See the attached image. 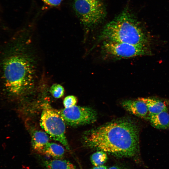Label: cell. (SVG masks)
I'll return each mask as SVG.
<instances>
[{
  "label": "cell",
  "mask_w": 169,
  "mask_h": 169,
  "mask_svg": "<svg viewBox=\"0 0 169 169\" xmlns=\"http://www.w3.org/2000/svg\"><path fill=\"white\" fill-rule=\"evenodd\" d=\"M84 144L120 157H131L139 150V129L132 121L121 120L85 133Z\"/></svg>",
  "instance_id": "obj_1"
},
{
  "label": "cell",
  "mask_w": 169,
  "mask_h": 169,
  "mask_svg": "<svg viewBox=\"0 0 169 169\" xmlns=\"http://www.w3.org/2000/svg\"><path fill=\"white\" fill-rule=\"evenodd\" d=\"M9 50L0 61V80L9 94L19 95L33 86L36 68L32 59L21 50Z\"/></svg>",
  "instance_id": "obj_2"
},
{
  "label": "cell",
  "mask_w": 169,
  "mask_h": 169,
  "mask_svg": "<svg viewBox=\"0 0 169 169\" xmlns=\"http://www.w3.org/2000/svg\"><path fill=\"white\" fill-rule=\"evenodd\" d=\"M99 38L104 41L147 46L149 41L141 25L126 8L106 24Z\"/></svg>",
  "instance_id": "obj_3"
},
{
  "label": "cell",
  "mask_w": 169,
  "mask_h": 169,
  "mask_svg": "<svg viewBox=\"0 0 169 169\" xmlns=\"http://www.w3.org/2000/svg\"><path fill=\"white\" fill-rule=\"evenodd\" d=\"M73 8L81 22L87 27L100 22L106 15L105 7L101 0H74Z\"/></svg>",
  "instance_id": "obj_4"
},
{
  "label": "cell",
  "mask_w": 169,
  "mask_h": 169,
  "mask_svg": "<svg viewBox=\"0 0 169 169\" xmlns=\"http://www.w3.org/2000/svg\"><path fill=\"white\" fill-rule=\"evenodd\" d=\"M65 122L58 112L49 106L44 107L40 119V125L53 140L58 141L66 148L70 149L65 134Z\"/></svg>",
  "instance_id": "obj_5"
},
{
  "label": "cell",
  "mask_w": 169,
  "mask_h": 169,
  "mask_svg": "<svg viewBox=\"0 0 169 169\" xmlns=\"http://www.w3.org/2000/svg\"><path fill=\"white\" fill-rule=\"evenodd\" d=\"M102 49L106 55L116 59L132 58L150 53L147 46L109 40L104 41Z\"/></svg>",
  "instance_id": "obj_6"
},
{
  "label": "cell",
  "mask_w": 169,
  "mask_h": 169,
  "mask_svg": "<svg viewBox=\"0 0 169 169\" xmlns=\"http://www.w3.org/2000/svg\"><path fill=\"white\" fill-rule=\"evenodd\" d=\"M58 112L65 123L73 126L94 123L97 116L96 112L92 108L76 105L65 108Z\"/></svg>",
  "instance_id": "obj_7"
},
{
  "label": "cell",
  "mask_w": 169,
  "mask_h": 169,
  "mask_svg": "<svg viewBox=\"0 0 169 169\" xmlns=\"http://www.w3.org/2000/svg\"><path fill=\"white\" fill-rule=\"evenodd\" d=\"M122 107L131 114L142 118H147L148 110L145 103L139 99L126 100L121 103Z\"/></svg>",
  "instance_id": "obj_8"
},
{
  "label": "cell",
  "mask_w": 169,
  "mask_h": 169,
  "mask_svg": "<svg viewBox=\"0 0 169 169\" xmlns=\"http://www.w3.org/2000/svg\"><path fill=\"white\" fill-rule=\"evenodd\" d=\"M147 118L152 126L156 129H169V114L167 111L155 114H149Z\"/></svg>",
  "instance_id": "obj_9"
},
{
  "label": "cell",
  "mask_w": 169,
  "mask_h": 169,
  "mask_svg": "<svg viewBox=\"0 0 169 169\" xmlns=\"http://www.w3.org/2000/svg\"><path fill=\"white\" fill-rule=\"evenodd\" d=\"M49 140L48 134L42 131L36 130L32 134L31 142L32 147L39 153L49 142Z\"/></svg>",
  "instance_id": "obj_10"
},
{
  "label": "cell",
  "mask_w": 169,
  "mask_h": 169,
  "mask_svg": "<svg viewBox=\"0 0 169 169\" xmlns=\"http://www.w3.org/2000/svg\"><path fill=\"white\" fill-rule=\"evenodd\" d=\"M139 99L145 103L149 114H157L168 110L165 103L159 100L151 98H140Z\"/></svg>",
  "instance_id": "obj_11"
},
{
  "label": "cell",
  "mask_w": 169,
  "mask_h": 169,
  "mask_svg": "<svg viewBox=\"0 0 169 169\" xmlns=\"http://www.w3.org/2000/svg\"><path fill=\"white\" fill-rule=\"evenodd\" d=\"M64 149L62 146L54 142H48L40 153L55 159H59L64 156Z\"/></svg>",
  "instance_id": "obj_12"
},
{
  "label": "cell",
  "mask_w": 169,
  "mask_h": 169,
  "mask_svg": "<svg viewBox=\"0 0 169 169\" xmlns=\"http://www.w3.org/2000/svg\"><path fill=\"white\" fill-rule=\"evenodd\" d=\"M42 164L46 169H76L70 161L61 159L44 160Z\"/></svg>",
  "instance_id": "obj_13"
},
{
  "label": "cell",
  "mask_w": 169,
  "mask_h": 169,
  "mask_svg": "<svg viewBox=\"0 0 169 169\" xmlns=\"http://www.w3.org/2000/svg\"><path fill=\"white\" fill-rule=\"evenodd\" d=\"M105 152L101 150L94 153L90 159L92 164L95 166L103 165L107 160V156Z\"/></svg>",
  "instance_id": "obj_14"
},
{
  "label": "cell",
  "mask_w": 169,
  "mask_h": 169,
  "mask_svg": "<svg viewBox=\"0 0 169 169\" xmlns=\"http://www.w3.org/2000/svg\"><path fill=\"white\" fill-rule=\"evenodd\" d=\"M50 92L52 95L55 98H59L62 97L64 93L63 87L58 84H53L51 87Z\"/></svg>",
  "instance_id": "obj_15"
},
{
  "label": "cell",
  "mask_w": 169,
  "mask_h": 169,
  "mask_svg": "<svg viewBox=\"0 0 169 169\" xmlns=\"http://www.w3.org/2000/svg\"><path fill=\"white\" fill-rule=\"evenodd\" d=\"M77 102L76 97L73 95L66 97L63 101V104L65 108H68L76 105Z\"/></svg>",
  "instance_id": "obj_16"
},
{
  "label": "cell",
  "mask_w": 169,
  "mask_h": 169,
  "mask_svg": "<svg viewBox=\"0 0 169 169\" xmlns=\"http://www.w3.org/2000/svg\"><path fill=\"white\" fill-rule=\"evenodd\" d=\"M47 5L52 7H57L61 4L62 0H42Z\"/></svg>",
  "instance_id": "obj_17"
},
{
  "label": "cell",
  "mask_w": 169,
  "mask_h": 169,
  "mask_svg": "<svg viewBox=\"0 0 169 169\" xmlns=\"http://www.w3.org/2000/svg\"><path fill=\"white\" fill-rule=\"evenodd\" d=\"M107 166L103 165L95 166L92 169H107Z\"/></svg>",
  "instance_id": "obj_18"
},
{
  "label": "cell",
  "mask_w": 169,
  "mask_h": 169,
  "mask_svg": "<svg viewBox=\"0 0 169 169\" xmlns=\"http://www.w3.org/2000/svg\"><path fill=\"white\" fill-rule=\"evenodd\" d=\"M107 169H122L121 168L117 166H113Z\"/></svg>",
  "instance_id": "obj_19"
},
{
  "label": "cell",
  "mask_w": 169,
  "mask_h": 169,
  "mask_svg": "<svg viewBox=\"0 0 169 169\" xmlns=\"http://www.w3.org/2000/svg\"></svg>",
  "instance_id": "obj_20"
}]
</instances>
